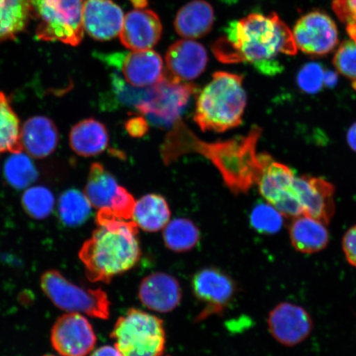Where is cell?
<instances>
[{
	"mask_svg": "<svg viewBox=\"0 0 356 356\" xmlns=\"http://www.w3.org/2000/svg\"><path fill=\"white\" fill-rule=\"evenodd\" d=\"M164 142L162 155L167 164L180 155L195 151L211 160L221 173L227 186L234 193H247L257 184L267 162L266 154H257L261 130L253 127L246 136L225 142L207 144L197 140L181 122H177Z\"/></svg>",
	"mask_w": 356,
	"mask_h": 356,
	"instance_id": "obj_1",
	"label": "cell"
},
{
	"mask_svg": "<svg viewBox=\"0 0 356 356\" xmlns=\"http://www.w3.org/2000/svg\"><path fill=\"white\" fill-rule=\"evenodd\" d=\"M217 59L224 63L249 62L260 72L275 74L282 69L275 57L293 56L298 51L292 31L277 13H252L231 22L226 35L213 44Z\"/></svg>",
	"mask_w": 356,
	"mask_h": 356,
	"instance_id": "obj_2",
	"label": "cell"
},
{
	"mask_svg": "<svg viewBox=\"0 0 356 356\" xmlns=\"http://www.w3.org/2000/svg\"><path fill=\"white\" fill-rule=\"evenodd\" d=\"M97 228L80 248L87 277L92 282L110 283L140 261L141 249L137 225L120 219L108 210L97 212Z\"/></svg>",
	"mask_w": 356,
	"mask_h": 356,
	"instance_id": "obj_3",
	"label": "cell"
},
{
	"mask_svg": "<svg viewBox=\"0 0 356 356\" xmlns=\"http://www.w3.org/2000/svg\"><path fill=\"white\" fill-rule=\"evenodd\" d=\"M242 75L216 72L200 93L194 121L203 131L224 132L239 126L247 105Z\"/></svg>",
	"mask_w": 356,
	"mask_h": 356,
	"instance_id": "obj_4",
	"label": "cell"
},
{
	"mask_svg": "<svg viewBox=\"0 0 356 356\" xmlns=\"http://www.w3.org/2000/svg\"><path fill=\"white\" fill-rule=\"evenodd\" d=\"M84 0H31L35 35L44 42L76 47L83 38Z\"/></svg>",
	"mask_w": 356,
	"mask_h": 356,
	"instance_id": "obj_5",
	"label": "cell"
},
{
	"mask_svg": "<svg viewBox=\"0 0 356 356\" xmlns=\"http://www.w3.org/2000/svg\"><path fill=\"white\" fill-rule=\"evenodd\" d=\"M111 337L123 356H162L165 348L162 320L136 309L118 319Z\"/></svg>",
	"mask_w": 356,
	"mask_h": 356,
	"instance_id": "obj_6",
	"label": "cell"
},
{
	"mask_svg": "<svg viewBox=\"0 0 356 356\" xmlns=\"http://www.w3.org/2000/svg\"><path fill=\"white\" fill-rule=\"evenodd\" d=\"M41 287L58 309L90 317L108 319L110 302L102 289H86L76 286L56 270L46 271L41 277Z\"/></svg>",
	"mask_w": 356,
	"mask_h": 356,
	"instance_id": "obj_7",
	"label": "cell"
},
{
	"mask_svg": "<svg viewBox=\"0 0 356 356\" xmlns=\"http://www.w3.org/2000/svg\"><path fill=\"white\" fill-rule=\"evenodd\" d=\"M195 89L193 84L178 81L165 73L161 81L150 88L148 99L136 109L154 123L169 126L177 122Z\"/></svg>",
	"mask_w": 356,
	"mask_h": 356,
	"instance_id": "obj_8",
	"label": "cell"
},
{
	"mask_svg": "<svg viewBox=\"0 0 356 356\" xmlns=\"http://www.w3.org/2000/svg\"><path fill=\"white\" fill-rule=\"evenodd\" d=\"M84 194L93 207L108 210L120 219H131L135 198L101 163L92 164Z\"/></svg>",
	"mask_w": 356,
	"mask_h": 356,
	"instance_id": "obj_9",
	"label": "cell"
},
{
	"mask_svg": "<svg viewBox=\"0 0 356 356\" xmlns=\"http://www.w3.org/2000/svg\"><path fill=\"white\" fill-rule=\"evenodd\" d=\"M295 178L291 168L270 159L257 182L266 202L283 216L293 218L302 212L300 199L293 188Z\"/></svg>",
	"mask_w": 356,
	"mask_h": 356,
	"instance_id": "obj_10",
	"label": "cell"
},
{
	"mask_svg": "<svg viewBox=\"0 0 356 356\" xmlns=\"http://www.w3.org/2000/svg\"><path fill=\"white\" fill-rule=\"evenodd\" d=\"M292 33L297 49L310 56L327 55L339 42L335 22L326 13L318 10L302 16Z\"/></svg>",
	"mask_w": 356,
	"mask_h": 356,
	"instance_id": "obj_11",
	"label": "cell"
},
{
	"mask_svg": "<svg viewBox=\"0 0 356 356\" xmlns=\"http://www.w3.org/2000/svg\"><path fill=\"white\" fill-rule=\"evenodd\" d=\"M191 287L197 299L204 305L203 311L198 315L199 321L224 312L232 302L237 289L234 280L215 267L197 271L191 282Z\"/></svg>",
	"mask_w": 356,
	"mask_h": 356,
	"instance_id": "obj_12",
	"label": "cell"
},
{
	"mask_svg": "<svg viewBox=\"0 0 356 356\" xmlns=\"http://www.w3.org/2000/svg\"><path fill=\"white\" fill-rule=\"evenodd\" d=\"M51 341L62 356H86L95 348L97 337L91 323L83 314L67 313L56 320Z\"/></svg>",
	"mask_w": 356,
	"mask_h": 356,
	"instance_id": "obj_13",
	"label": "cell"
},
{
	"mask_svg": "<svg viewBox=\"0 0 356 356\" xmlns=\"http://www.w3.org/2000/svg\"><path fill=\"white\" fill-rule=\"evenodd\" d=\"M106 61L118 67L124 81L136 88H149L161 81L165 71L161 56L151 50L134 51L130 54H114Z\"/></svg>",
	"mask_w": 356,
	"mask_h": 356,
	"instance_id": "obj_14",
	"label": "cell"
},
{
	"mask_svg": "<svg viewBox=\"0 0 356 356\" xmlns=\"http://www.w3.org/2000/svg\"><path fill=\"white\" fill-rule=\"evenodd\" d=\"M271 335L279 343L295 346L301 343L313 331V320L301 306L282 302L275 306L268 317Z\"/></svg>",
	"mask_w": 356,
	"mask_h": 356,
	"instance_id": "obj_15",
	"label": "cell"
},
{
	"mask_svg": "<svg viewBox=\"0 0 356 356\" xmlns=\"http://www.w3.org/2000/svg\"><path fill=\"white\" fill-rule=\"evenodd\" d=\"M293 188L300 200L302 216L328 225L335 212V188L330 182L322 178L302 176L295 178Z\"/></svg>",
	"mask_w": 356,
	"mask_h": 356,
	"instance_id": "obj_16",
	"label": "cell"
},
{
	"mask_svg": "<svg viewBox=\"0 0 356 356\" xmlns=\"http://www.w3.org/2000/svg\"><path fill=\"white\" fill-rule=\"evenodd\" d=\"M162 31L161 21L154 11L135 10L124 17L120 40L131 51L150 50L159 42Z\"/></svg>",
	"mask_w": 356,
	"mask_h": 356,
	"instance_id": "obj_17",
	"label": "cell"
},
{
	"mask_svg": "<svg viewBox=\"0 0 356 356\" xmlns=\"http://www.w3.org/2000/svg\"><path fill=\"white\" fill-rule=\"evenodd\" d=\"M124 22L122 8L110 0H86L83 22L86 32L97 41H108L121 33Z\"/></svg>",
	"mask_w": 356,
	"mask_h": 356,
	"instance_id": "obj_18",
	"label": "cell"
},
{
	"mask_svg": "<svg viewBox=\"0 0 356 356\" xmlns=\"http://www.w3.org/2000/svg\"><path fill=\"white\" fill-rule=\"evenodd\" d=\"M165 59L168 74L178 81L186 82L197 79L204 72L208 56L202 44L181 40L168 49Z\"/></svg>",
	"mask_w": 356,
	"mask_h": 356,
	"instance_id": "obj_19",
	"label": "cell"
},
{
	"mask_svg": "<svg viewBox=\"0 0 356 356\" xmlns=\"http://www.w3.org/2000/svg\"><path fill=\"white\" fill-rule=\"evenodd\" d=\"M139 299L147 309L158 313H169L180 304L181 289L179 282L166 273L151 274L142 280Z\"/></svg>",
	"mask_w": 356,
	"mask_h": 356,
	"instance_id": "obj_20",
	"label": "cell"
},
{
	"mask_svg": "<svg viewBox=\"0 0 356 356\" xmlns=\"http://www.w3.org/2000/svg\"><path fill=\"white\" fill-rule=\"evenodd\" d=\"M22 149L32 157L44 159L51 154L59 142V133L54 122L38 115L26 121L21 130Z\"/></svg>",
	"mask_w": 356,
	"mask_h": 356,
	"instance_id": "obj_21",
	"label": "cell"
},
{
	"mask_svg": "<svg viewBox=\"0 0 356 356\" xmlns=\"http://www.w3.org/2000/svg\"><path fill=\"white\" fill-rule=\"evenodd\" d=\"M215 21V13L204 0H194L178 11L175 21L176 32L181 37L195 39L211 32Z\"/></svg>",
	"mask_w": 356,
	"mask_h": 356,
	"instance_id": "obj_22",
	"label": "cell"
},
{
	"mask_svg": "<svg viewBox=\"0 0 356 356\" xmlns=\"http://www.w3.org/2000/svg\"><path fill=\"white\" fill-rule=\"evenodd\" d=\"M289 237L293 248L305 254L321 252L329 243V234L325 224L306 216H298L293 220L289 229Z\"/></svg>",
	"mask_w": 356,
	"mask_h": 356,
	"instance_id": "obj_23",
	"label": "cell"
},
{
	"mask_svg": "<svg viewBox=\"0 0 356 356\" xmlns=\"http://www.w3.org/2000/svg\"><path fill=\"white\" fill-rule=\"evenodd\" d=\"M108 142V132L104 124L92 118L83 120L75 124L70 134L71 148L83 157L104 152Z\"/></svg>",
	"mask_w": 356,
	"mask_h": 356,
	"instance_id": "obj_24",
	"label": "cell"
},
{
	"mask_svg": "<svg viewBox=\"0 0 356 356\" xmlns=\"http://www.w3.org/2000/svg\"><path fill=\"white\" fill-rule=\"evenodd\" d=\"M171 212L166 200L161 195L149 194L136 202L133 221L147 232H158L165 228Z\"/></svg>",
	"mask_w": 356,
	"mask_h": 356,
	"instance_id": "obj_25",
	"label": "cell"
},
{
	"mask_svg": "<svg viewBox=\"0 0 356 356\" xmlns=\"http://www.w3.org/2000/svg\"><path fill=\"white\" fill-rule=\"evenodd\" d=\"M31 17V0H0V42L15 39Z\"/></svg>",
	"mask_w": 356,
	"mask_h": 356,
	"instance_id": "obj_26",
	"label": "cell"
},
{
	"mask_svg": "<svg viewBox=\"0 0 356 356\" xmlns=\"http://www.w3.org/2000/svg\"><path fill=\"white\" fill-rule=\"evenodd\" d=\"M21 130L19 119L13 111L10 99L0 92V155L24 151Z\"/></svg>",
	"mask_w": 356,
	"mask_h": 356,
	"instance_id": "obj_27",
	"label": "cell"
},
{
	"mask_svg": "<svg viewBox=\"0 0 356 356\" xmlns=\"http://www.w3.org/2000/svg\"><path fill=\"white\" fill-rule=\"evenodd\" d=\"M166 247L172 252H185L197 246L200 231L197 225L188 219H175L169 222L163 231Z\"/></svg>",
	"mask_w": 356,
	"mask_h": 356,
	"instance_id": "obj_28",
	"label": "cell"
},
{
	"mask_svg": "<svg viewBox=\"0 0 356 356\" xmlns=\"http://www.w3.org/2000/svg\"><path fill=\"white\" fill-rule=\"evenodd\" d=\"M91 211L92 204L86 195L75 189L62 194L58 204L60 220L70 227L84 224L90 216Z\"/></svg>",
	"mask_w": 356,
	"mask_h": 356,
	"instance_id": "obj_29",
	"label": "cell"
},
{
	"mask_svg": "<svg viewBox=\"0 0 356 356\" xmlns=\"http://www.w3.org/2000/svg\"><path fill=\"white\" fill-rule=\"evenodd\" d=\"M4 175L8 184L17 189H24L37 179L38 171L32 159L21 151L13 153L6 160Z\"/></svg>",
	"mask_w": 356,
	"mask_h": 356,
	"instance_id": "obj_30",
	"label": "cell"
},
{
	"mask_svg": "<svg viewBox=\"0 0 356 356\" xmlns=\"http://www.w3.org/2000/svg\"><path fill=\"white\" fill-rule=\"evenodd\" d=\"M22 204L26 213L33 219H46L54 208V195L43 186H32L22 195Z\"/></svg>",
	"mask_w": 356,
	"mask_h": 356,
	"instance_id": "obj_31",
	"label": "cell"
},
{
	"mask_svg": "<svg viewBox=\"0 0 356 356\" xmlns=\"http://www.w3.org/2000/svg\"><path fill=\"white\" fill-rule=\"evenodd\" d=\"M250 222L258 233L274 234L282 228L283 215L270 204L260 203L253 208Z\"/></svg>",
	"mask_w": 356,
	"mask_h": 356,
	"instance_id": "obj_32",
	"label": "cell"
},
{
	"mask_svg": "<svg viewBox=\"0 0 356 356\" xmlns=\"http://www.w3.org/2000/svg\"><path fill=\"white\" fill-rule=\"evenodd\" d=\"M333 64L338 72L356 80V42L349 39L341 43L333 57Z\"/></svg>",
	"mask_w": 356,
	"mask_h": 356,
	"instance_id": "obj_33",
	"label": "cell"
},
{
	"mask_svg": "<svg viewBox=\"0 0 356 356\" xmlns=\"http://www.w3.org/2000/svg\"><path fill=\"white\" fill-rule=\"evenodd\" d=\"M325 71L318 63H309L300 70L297 82L302 91L315 93L321 90L324 84Z\"/></svg>",
	"mask_w": 356,
	"mask_h": 356,
	"instance_id": "obj_34",
	"label": "cell"
},
{
	"mask_svg": "<svg viewBox=\"0 0 356 356\" xmlns=\"http://www.w3.org/2000/svg\"><path fill=\"white\" fill-rule=\"evenodd\" d=\"M332 10L346 26L349 38L356 42V0H332Z\"/></svg>",
	"mask_w": 356,
	"mask_h": 356,
	"instance_id": "obj_35",
	"label": "cell"
},
{
	"mask_svg": "<svg viewBox=\"0 0 356 356\" xmlns=\"http://www.w3.org/2000/svg\"><path fill=\"white\" fill-rule=\"evenodd\" d=\"M342 248L348 264L356 268V225L351 227L345 234Z\"/></svg>",
	"mask_w": 356,
	"mask_h": 356,
	"instance_id": "obj_36",
	"label": "cell"
},
{
	"mask_svg": "<svg viewBox=\"0 0 356 356\" xmlns=\"http://www.w3.org/2000/svg\"><path fill=\"white\" fill-rule=\"evenodd\" d=\"M126 129L132 137L140 138L148 132L149 127L146 120L143 118H132L126 123Z\"/></svg>",
	"mask_w": 356,
	"mask_h": 356,
	"instance_id": "obj_37",
	"label": "cell"
},
{
	"mask_svg": "<svg viewBox=\"0 0 356 356\" xmlns=\"http://www.w3.org/2000/svg\"><path fill=\"white\" fill-rule=\"evenodd\" d=\"M91 356H123L117 347L104 346L93 351Z\"/></svg>",
	"mask_w": 356,
	"mask_h": 356,
	"instance_id": "obj_38",
	"label": "cell"
},
{
	"mask_svg": "<svg viewBox=\"0 0 356 356\" xmlns=\"http://www.w3.org/2000/svg\"><path fill=\"white\" fill-rule=\"evenodd\" d=\"M347 141L350 148L356 152V122L351 126L347 133Z\"/></svg>",
	"mask_w": 356,
	"mask_h": 356,
	"instance_id": "obj_39",
	"label": "cell"
},
{
	"mask_svg": "<svg viewBox=\"0 0 356 356\" xmlns=\"http://www.w3.org/2000/svg\"><path fill=\"white\" fill-rule=\"evenodd\" d=\"M132 6L136 8V10H143L145 7L148 6V0H130Z\"/></svg>",
	"mask_w": 356,
	"mask_h": 356,
	"instance_id": "obj_40",
	"label": "cell"
},
{
	"mask_svg": "<svg viewBox=\"0 0 356 356\" xmlns=\"http://www.w3.org/2000/svg\"><path fill=\"white\" fill-rule=\"evenodd\" d=\"M44 356H55V355H44Z\"/></svg>",
	"mask_w": 356,
	"mask_h": 356,
	"instance_id": "obj_41",
	"label": "cell"
}]
</instances>
